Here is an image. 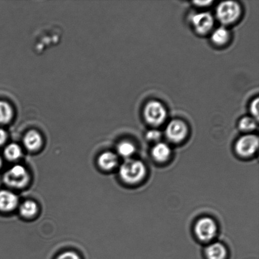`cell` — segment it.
Masks as SVG:
<instances>
[{
	"label": "cell",
	"instance_id": "7c38bea8",
	"mask_svg": "<svg viewBox=\"0 0 259 259\" xmlns=\"http://www.w3.org/2000/svg\"><path fill=\"white\" fill-rule=\"evenodd\" d=\"M208 259H225L227 256V250L222 243H214L208 246L205 250Z\"/></svg>",
	"mask_w": 259,
	"mask_h": 259
},
{
	"label": "cell",
	"instance_id": "6da1fadb",
	"mask_svg": "<svg viewBox=\"0 0 259 259\" xmlns=\"http://www.w3.org/2000/svg\"><path fill=\"white\" fill-rule=\"evenodd\" d=\"M121 179L129 184L141 182L146 174L144 164L138 160L128 159L120 167Z\"/></svg>",
	"mask_w": 259,
	"mask_h": 259
},
{
	"label": "cell",
	"instance_id": "4fadbf2b",
	"mask_svg": "<svg viewBox=\"0 0 259 259\" xmlns=\"http://www.w3.org/2000/svg\"><path fill=\"white\" fill-rule=\"evenodd\" d=\"M24 143L25 147L29 151H35L41 146V137L37 132L30 131L25 136Z\"/></svg>",
	"mask_w": 259,
	"mask_h": 259
},
{
	"label": "cell",
	"instance_id": "3957f363",
	"mask_svg": "<svg viewBox=\"0 0 259 259\" xmlns=\"http://www.w3.org/2000/svg\"><path fill=\"white\" fill-rule=\"evenodd\" d=\"M144 116L145 120L150 125L158 126L166 120L167 111L161 103L151 101L145 106Z\"/></svg>",
	"mask_w": 259,
	"mask_h": 259
},
{
	"label": "cell",
	"instance_id": "5b68a950",
	"mask_svg": "<svg viewBox=\"0 0 259 259\" xmlns=\"http://www.w3.org/2000/svg\"><path fill=\"white\" fill-rule=\"evenodd\" d=\"M195 232L199 240L209 242L217 234V226L211 218H202L195 225Z\"/></svg>",
	"mask_w": 259,
	"mask_h": 259
},
{
	"label": "cell",
	"instance_id": "ac0fdd59",
	"mask_svg": "<svg viewBox=\"0 0 259 259\" xmlns=\"http://www.w3.org/2000/svg\"><path fill=\"white\" fill-rule=\"evenodd\" d=\"M12 110L9 104L0 101V123H7L11 120Z\"/></svg>",
	"mask_w": 259,
	"mask_h": 259
},
{
	"label": "cell",
	"instance_id": "44dd1931",
	"mask_svg": "<svg viewBox=\"0 0 259 259\" xmlns=\"http://www.w3.org/2000/svg\"><path fill=\"white\" fill-rule=\"evenodd\" d=\"M258 98H255L253 100L252 102L250 104V113L252 114L253 118L256 119V120H258Z\"/></svg>",
	"mask_w": 259,
	"mask_h": 259
},
{
	"label": "cell",
	"instance_id": "2e32d148",
	"mask_svg": "<svg viewBox=\"0 0 259 259\" xmlns=\"http://www.w3.org/2000/svg\"><path fill=\"white\" fill-rule=\"evenodd\" d=\"M257 120L253 117L245 116L239 121L238 126L241 131L245 132H250L254 131L257 127Z\"/></svg>",
	"mask_w": 259,
	"mask_h": 259
},
{
	"label": "cell",
	"instance_id": "7a4b0ae2",
	"mask_svg": "<svg viewBox=\"0 0 259 259\" xmlns=\"http://www.w3.org/2000/svg\"><path fill=\"white\" fill-rule=\"evenodd\" d=\"M242 10L237 2H223L218 5L217 17L223 25H231L237 21L240 17Z\"/></svg>",
	"mask_w": 259,
	"mask_h": 259
},
{
	"label": "cell",
	"instance_id": "52a82bcc",
	"mask_svg": "<svg viewBox=\"0 0 259 259\" xmlns=\"http://www.w3.org/2000/svg\"><path fill=\"white\" fill-rule=\"evenodd\" d=\"M191 22L195 32L200 35L208 34L214 24L212 15L207 12L199 13L193 15Z\"/></svg>",
	"mask_w": 259,
	"mask_h": 259
},
{
	"label": "cell",
	"instance_id": "277c9868",
	"mask_svg": "<svg viewBox=\"0 0 259 259\" xmlns=\"http://www.w3.org/2000/svg\"><path fill=\"white\" fill-rule=\"evenodd\" d=\"M29 177L25 167L16 165L5 172L4 180L5 184L14 188H22L27 185Z\"/></svg>",
	"mask_w": 259,
	"mask_h": 259
},
{
	"label": "cell",
	"instance_id": "9c48e42d",
	"mask_svg": "<svg viewBox=\"0 0 259 259\" xmlns=\"http://www.w3.org/2000/svg\"><path fill=\"white\" fill-rule=\"evenodd\" d=\"M19 199L16 195L8 190L0 191V210L8 212L17 207Z\"/></svg>",
	"mask_w": 259,
	"mask_h": 259
},
{
	"label": "cell",
	"instance_id": "30bf717a",
	"mask_svg": "<svg viewBox=\"0 0 259 259\" xmlns=\"http://www.w3.org/2000/svg\"><path fill=\"white\" fill-rule=\"evenodd\" d=\"M152 156L158 162H164L168 159L171 154V149L167 144L157 143L155 145L152 151Z\"/></svg>",
	"mask_w": 259,
	"mask_h": 259
},
{
	"label": "cell",
	"instance_id": "9a60e30c",
	"mask_svg": "<svg viewBox=\"0 0 259 259\" xmlns=\"http://www.w3.org/2000/svg\"><path fill=\"white\" fill-rule=\"evenodd\" d=\"M37 210V204L34 202L28 201L23 203L20 207V214L25 218H30L36 214Z\"/></svg>",
	"mask_w": 259,
	"mask_h": 259
},
{
	"label": "cell",
	"instance_id": "d4e9b609",
	"mask_svg": "<svg viewBox=\"0 0 259 259\" xmlns=\"http://www.w3.org/2000/svg\"><path fill=\"white\" fill-rule=\"evenodd\" d=\"M2 164V161L1 157H0V167H1Z\"/></svg>",
	"mask_w": 259,
	"mask_h": 259
},
{
	"label": "cell",
	"instance_id": "e0dca14e",
	"mask_svg": "<svg viewBox=\"0 0 259 259\" xmlns=\"http://www.w3.org/2000/svg\"><path fill=\"white\" fill-rule=\"evenodd\" d=\"M4 154L8 159L14 161L19 159L21 156V149L17 144H11L5 148Z\"/></svg>",
	"mask_w": 259,
	"mask_h": 259
},
{
	"label": "cell",
	"instance_id": "8992f818",
	"mask_svg": "<svg viewBox=\"0 0 259 259\" xmlns=\"http://www.w3.org/2000/svg\"><path fill=\"white\" fill-rule=\"evenodd\" d=\"M258 147V138L254 135L248 134L241 137L236 144V151L240 156L250 157L255 153Z\"/></svg>",
	"mask_w": 259,
	"mask_h": 259
},
{
	"label": "cell",
	"instance_id": "cb8c5ba5",
	"mask_svg": "<svg viewBox=\"0 0 259 259\" xmlns=\"http://www.w3.org/2000/svg\"><path fill=\"white\" fill-rule=\"evenodd\" d=\"M7 140V134L4 130L0 129V146L4 144Z\"/></svg>",
	"mask_w": 259,
	"mask_h": 259
},
{
	"label": "cell",
	"instance_id": "7402d4cb",
	"mask_svg": "<svg viewBox=\"0 0 259 259\" xmlns=\"http://www.w3.org/2000/svg\"><path fill=\"white\" fill-rule=\"evenodd\" d=\"M57 259H80L77 253L72 252H67L58 256Z\"/></svg>",
	"mask_w": 259,
	"mask_h": 259
},
{
	"label": "cell",
	"instance_id": "603a6c76",
	"mask_svg": "<svg viewBox=\"0 0 259 259\" xmlns=\"http://www.w3.org/2000/svg\"><path fill=\"white\" fill-rule=\"evenodd\" d=\"M212 1H195L193 2V4L198 7H205L209 6V5L212 4Z\"/></svg>",
	"mask_w": 259,
	"mask_h": 259
},
{
	"label": "cell",
	"instance_id": "d6986e66",
	"mask_svg": "<svg viewBox=\"0 0 259 259\" xmlns=\"http://www.w3.org/2000/svg\"><path fill=\"white\" fill-rule=\"evenodd\" d=\"M117 149L120 156L128 158L134 154L135 151H136V147L131 142L125 141L121 142L118 145Z\"/></svg>",
	"mask_w": 259,
	"mask_h": 259
},
{
	"label": "cell",
	"instance_id": "8fae6325",
	"mask_svg": "<svg viewBox=\"0 0 259 259\" xmlns=\"http://www.w3.org/2000/svg\"><path fill=\"white\" fill-rule=\"evenodd\" d=\"M98 164L101 168L105 170H110L117 165L118 157L113 152H104L99 157Z\"/></svg>",
	"mask_w": 259,
	"mask_h": 259
},
{
	"label": "cell",
	"instance_id": "5bb4252c",
	"mask_svg": "<svg viewBox=\"0 0 259 259\" xmlns=\"http://www.w3.org/2000/svg\"><path fill=\"white\" fill-rule=\"evenodd\" d=\"M230 37V32L225 27H221L215 29L211 35V41L213 44L223 47L227 44Z\"/></svg>",
	"mask_w": 259,
	"mask_h": 259
},
{
	"label": "cell",
	"instance_id": "ffe728a7",
	"mask_svg": "<svg viewBox=\"0 0 259 259\" xmlns=\"http://www.w3.org/2000/svg\"><path fill=\"white\" fill-rule=\"evenodd\" d=\"M161 137V133L157 130H151L147 132L146 138L151 142L159 141Z\"/></svg>",
	"mask_w": 259,
	"mask_h": 259
},
{
	"label": "cell",
	"instance_id": "ba28073f",
	"mask_svg": "<svg viewBox=\"0 0 259 259\" xmlns=\"http://www.w3.org/2000/svg\"><path fill=\"white\" fill-rule=\"evenodd\" d=\"M165 133L170 141L174 143H179L186 138L188 126L184 121L174 120L167 125Z\"/></svg>",
	"mask_w": 259,
	"mask_h": 259
}]
</instances>
